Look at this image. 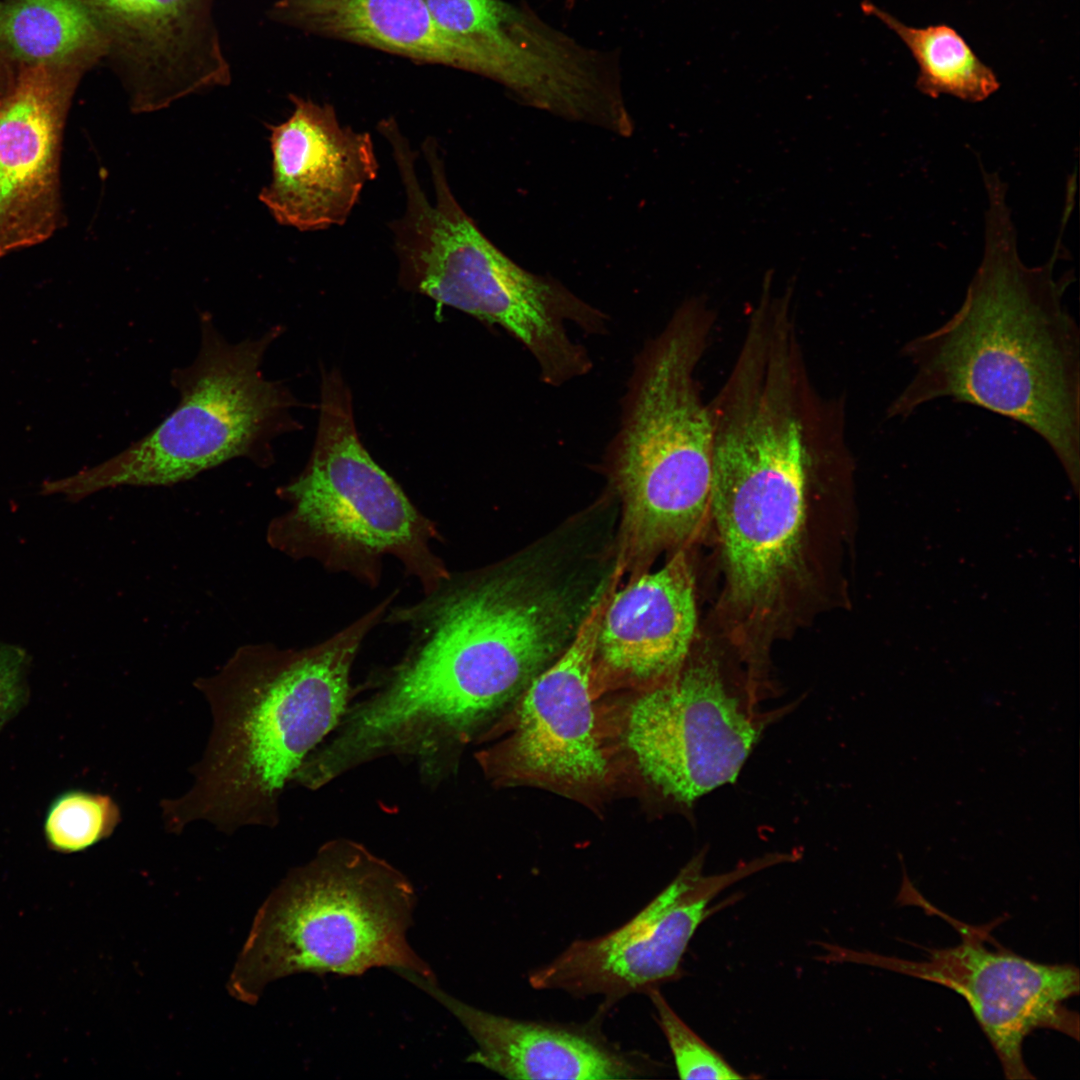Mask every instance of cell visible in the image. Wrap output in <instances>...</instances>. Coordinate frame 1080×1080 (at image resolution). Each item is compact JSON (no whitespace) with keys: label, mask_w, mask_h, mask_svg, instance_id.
<instances>
[{"label":"cell","mask_w":1080,"mask_h":1080,"mask_svg":"<svg viewBox=\"0 0 1080 1080\" xmlns=\"http://www.w3.org/2000/svg\"><path fill=\"white\" fill-rule=\"evenodd\" d=\"M571 616L554 589L500 571L450 572L416 602L391 605L383 622L403 627L408 644L348 707L342 746L360 764L408 760L424 784L441 785L563 651Z\"/></svg>","instance_id":"1"},{"label":"cell","mask_w":1080,"mask_h":1080,"mask_svg":"<svg viewBox=\"0 0 1080 1080\" xmlns=\"http://www.w3.org/2000/svg\"><path fill=\"white\" fill-rule=\"evenodd\" d=\"M988 194L982 262L959 309L906 342L913 376L891 402L904 419L941 398L972 404L1036 433L1077 484L1080 458V330L1064 303L1071 276L1049 262L1028 267L1017 251L1006 187L984 174Z\"/></svg>","instance_id":"2"},{"label":"cell","mask_w":1080,"mask_h":1080,"mask_svg":"<svg viewBox=\"0 0 1080 1080\" xmlns=\"http://www.w3.org/2000/svg\"><path fill=\"white\" fill-rule=\"evenodd\" d=\"M396 595L307 647L241 646L216 673L195 681L212 730L191 788L160 803L168 831L198 820L223 832L278 824L284 788L355 698L354 662Z\"/></svg>","instance_id":"3"},{"label":"cell","mask_w":1080,"mask_h":1080,"mask_svg":"<svg viewBox=\"0 0 1080 1080\" xmlns=\"http://www.w3.org/2000/svg\"><path fill=\"white\" fill-rule=\"evenodd\" d=\"M744 356L714 423L710 514L726 601L744 624L768 619L801 568L806 447L783 352ZM743 624V625H744Z\"/></svg>","instance_id":"4"},{"label":"cell","mask_w":1080,"mask_h":1080,"mask_svg":"<svg viewBox=\"0 0 1080 1080\" xmlns=\"http://www.w3.org/2000/svg\"><path fill=\"white\" fill-rule=\"evenodd\" d=\"M390 147L405 194L404 213L391 225L400 280L440 305L501 326L533 355L547 384L585 374L590 359L567 324L600 331L602 313L558 281L523 269L481 232L452 194L434 138L423 143L433 201L408 140L395 138Z\"/></svg>","instance_id":"5"},{"label":"cell","mask_w":1080,"mask_h":1080,"mask_svg":"<svg viewBox=\"0 0 1080 1080\" xmlns=\"http://www.w3.org/2000/svg\"><path fill=\"white\" fill-rule=\"evenodd\" d=\"M414 886L362 843L324 842L292 869L259 910L232 974V992L251 1002L264 987L300 972L359 976L389 968L437 980L408 942Z\"/></svg>","instance_id":"6"},{"label":"cell","mask_w":1080,"mask_h":1080,"mask_svg":"<svg viewBox=\"0 0 1080 1080\" xmlns=\"http://www.w3.org/2000/svg\"><path fill=\"white\" fill-rule=\"evenodd\" d=\"M692 320L689 308L678 313L632 378L614 453L621 575L684 550L710 514L714 423L693 377L700 335Z\"/></svg>","instance_id":"7"},{"label":"cell","mask_w":1080,"mask_h":1080,"mask_svg":"<svg viewBox=\"0 0 1080 1080\" xmlns=\"http://www.w3.org/2000/svg\"><path fill=\"white\" fill-rule=\"evenodd\" d=\"M278 495L288 509L271 521L267 539L293 559L314 560L375 588L390 557L418 581L423 594L450 574L432 548L442 539L436 523L365 450L350 393L334 372L323 377L311 457Z\"/></svg>","instance_id":"8"},{"label":"cell","mask_w":1080,"mask_h":1080,"mask_svg":"<svg viewBox=\"0 0 1080 1080\" xmlns=\"http://www.w3.org/2000/svg\"><path fill=\"white\" fill-rule=\"evenodd\" d=\"M199 322L197 356L171 373L179 393L174 410L106 461L44 481L41 495L60 494L78 502L109 488L178 484L235 458L261 467L272 463V441L294 426L289 413L293 397L261 369L280 328L231 343L208 315Z\"/></svg>","instance_id":"9"},{"label":"cell","mask_w":1080,"mask_h":1080,"mask_svg":"<svg viewBox=\"0 0 1080 1080\" xmlns=\"http://www.w3.org/2000/svg\"><path fill=\"white\" fill-rule=\"evenodd\" d=\"M761 700L753 671L735 677L718 657L690 653L629 701L621 739L645 782L666 802L689 808L737 777L777 715Z\"/></svg>","instance_id":"10"},{"label":"cell","mask_w":1080,"mask_h":1080,"mask_svg":"<svg viewBox=\"0 0 1080 1080\" xmlns=\"http://www.w3.org/2000/svg\"><path fill=\"white\" fill-rule=\"evenodd\" d=\"M597 596L567 648L541 671L482 741L476 759L495 784H526L574 798L606 788L612 769L597 725L593 667L601 620L617 583ZM481 741V742H482Z\"/></svg>","instance_id":"11"},{"label":"cell","mask_w":1080,"mask_h":1080,"mask_svg":"<svg viewBox=\"0 0 1080 1080\" xmlns=\"http://www.w3.org/2000/svg\"><path fill=\"white\" fill-rule=\"evenodd\" d=\"M961 943L915 961L832 946L831 961L872 965L946 986L968 1002L1008 1079H1031L1024 1039L1040 1028L1078 1040L1079 1020L1064 1001L1079 992V970L1043 964L982 944L978 929L958 924Z\"/></svg>","instance_id":"12"},{"label":"cell","mask_w":1080,"mask_h":1080,"mask_svg":"<svg viewBox=\"0 0 1080 1080\" xmlns=\"http://www.w3.org/2000/svg\"><path fill=\"white\" fill-rule=\"evenodd\" d=\"M697 855L673 881L623 926L606 935L572 942L550 963L529 974L538 990L573 996L602 995L606 1007L681 977V962L709 903L735 882L776 864L774 855L723 874L704 875Z\"/></svg>","instance_id":"13"},{"label":"cell","mask_w":1080,"mask_h":1080,"mask_svg":"<svg viewBox=\"0 0 1080 1080\" xmlns=\"http://www.w3.org/2000/svg\"><path fill=\"white\" fill-rule=\"evenodd\" d=\"M99 19L135 113L226 86L216 0H83Z\"/></svg>","instance_id":"14"},{"label":"cell","mask_w":1080,"mask_h":1080,"mask_svg":"<svg viewBox=\"0 0 1080 1080\" xmlns=\"http://www.w3.org/2000/svg\"><path fill=\"white\" fill-rule=\"evenodd\" d=\"M83 70L27 65L0 99V258L58 228L62 134Z\"/></svg>","instance_id":"15"},{"label":"cell","mask_w":1080,"mask_h":1080,"mask_svg":"<svg viewBox=\"0 0 1080 1080\" xmlns=\"http://www.w3.org/2000/svg\"><path fill=\"white\" fill-rule=\"evenodd\" d=\"M290 99V117L269 128L272 177L259 199L278 223L299 231L341 226L378 174L371 135L342 126L329 104Z\"/></svg>","instance_id":"16"},{"label":"cell","mask_w":1080,"mask_h":1080,"mask_svg":"<svg viewBox=\"0 0 1080 1080\" xmlns=\"http://www.w3.org/2000/svg\"><path fill=\"white\" fill-rule=\"evenodd\" d=\"M684 550L655 572L630 576L602 616L593 667L596 697L642 689L676 672L691 653L697 625L694 582Z\"/></svg>","instance_id":"17"},{"label":"cell","mask_w":1080,"mask_h":1080,"mask_svg":"<svg viewBox=\"0 0 1080 1080\" xmlns=\"http://www.w3.org/2000/svg\"><path fill=\"white\" fill-rule=\"evenodd\" d=\"M404 978L445 1007L472 1037L476 1049L467 1062L507 1079H634L654 1072L647 1059L591 1030L496 1015L446 993L437 980Z\"/></svg>","instance_id":"18"},{"label":"cell","mask_w":1080,"mask_h":1080,"mask_svg":"<svg viewBox=\"0 0 1080 1080\" xmlns=\"http://www.w3.org/2000/svg\"><path fill=\"white\" fill-rule=\"evenodd\" d=\"M282 24L485 76L478 50L443 28L424 0H276Z\"/></svg>","instance_id":"19"},{"label":"cell","mask_w":1080,"mask_h":1080,"mask_svg":"<svg viewBox=\"0 0 1080 1080\" xmlns=\"http://www.w3.org/2000/svg\"><path fill=\"white\" fill-rule=\"evenodd\" d=\"M108 39L83 0H0V50L27 65L89 67Z\"/></svg>","instance_id":"20"},{"label":"cell","mask_w":1080,"mask_h":1080,"mask_svg":"<svg viewBox=\"0 0 1080 1080\" xmlns=\"http://www.w3.org/2000/svg\"><path fill=\"white\" fill-rule=\"evenodd\" d=\"M862 8L895 33L910 51L918 66L915 86L922 94L931 98L949 95L977 103L999 89L994 71L954 28L945 24L909 26L872 2H864Z\"/></svg>","instance_id":"21"},{"label":"cell","mask_w":1080,"mask_h":1080,"mask_svg":"<svg viewBox=\"0 0 1080 1080\" xmlns=\"http://www.w3.org/2000/svg\"><path fill=\"white\" fill-rule=\"evenodd\" d=\"M120 821V808L110 796L70 790L50 804L44 835L50 849L75 853L111 836Z\"/></svg>","instance_id":"22"},{"label":"cell","mask_w":1080,"mask_h":1080,"mask_svg":"<svg viewBox=\"0 0 1080 1080\" xmlns=\"http://www.w3.org/2000/svg\"><path fill=\"white\" fill-rule=\"evenodd\" d=\"M681 1079H742L730 1064L675 1013L658 988L647 992Z\"/></svg>","instance_id":"23"},{"label":"cell","mask_w":1080,"mask_h":1080,"mask_svg":"<svg viewBox=\"0 0 1080 1080\" xmlns=\"http://www.w3.org/2000/svg\"><path fill=\"white\" fill-rule=\"evenodd\" d=\"M30 665L31 655L25 648L0 642V730L28 701Z\"/></svg>","instance_id":"24"},{"label":"cell","mask_w":1080,"mask_h":1080,"mask_svg":"<svg viewBox=\"0 0 1080 1080\" xmlns=\"http://www.w3.org/2000/svg\"><path fill=\"white\" fill-rule=\"evenodd\" d=\"M577 0H564L566 7L572 8Z\"/></svg>","instance_id":"25"}]
</instances>
